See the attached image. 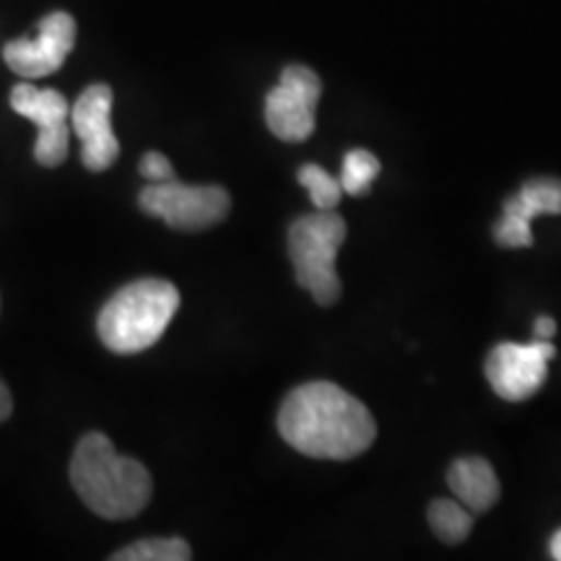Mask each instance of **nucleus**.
I'll use <instances>...</instances> for the list:
<instances>
[{
    "label": "nucleus",
    "mask_w": 561,
    "mask_h": 561,
    "mask_svg": "<svg viewBox=\"0 0 561 561\" xmlns=\"http://www.w3.org/2000/svg\"><path fill=\"white\" fill-rule=\"evenodd\" d=\"M13 411V401H11V392L5 388L3 382H0V421H5L11 416Z\"/></svg>",
    "instance_id": "6ab92c4d"
},
{
    "label": "nucleus",
    "mask_w": 561,
    "mask_h": 561,
    "mask_svg": "<svg viewBox=\"0 0 561 561\" xmlns=\"http://www.w3.org/2000/svg\"><path fill=\"white\" fill-rule=\"evenodd\" d=\"M346 240V221L333 210L301 216L289 227V255L297 284L312 294L318 305H333L341 297L335 257Z\"/></svg>",
    "instance_id": "20e7f679"
},
{
    "label": "nucleus",
    "mask_w": 561,
    "mask_h": 561,
    "mask_svg": "<svg viewBox=\"0 0 561 561\" xmlns=\"http://www.w3.org/2000/svg\"><path fill=\"white\" fill-rule=\"evenodd\" d=\"M557 333V322H553L551 318H538L536 320V335L541 341H551V335Z\"/></svg>",
    "instance_id": "a211bd4d"
},
{
    "label": "nucleus",
    "mask_w": 561,
    "mask_h": 561,
    "mask_svg": "<svg viewBox=\"0 0 561 561\" xmlns=\"http://www.w3.org/2000/svg\"><path fill=\"white\" fill-rule=\"evenodd\" d=\"M553 354V343L541 339L536 343H500L491 348L483 371L502 401L523 403L541 390Z\"/></svg>",
    "instance_id": "0eeeda50"
},
{
    "label": "nucleus",
    "mask_w": 561,
    "mask_h": 561,
    "mask_svg": "<svg viewBox=\"0 0 561 561\" xmlns=\"http://www.w3.org/2000/svg\"><path fill=\"white\" fill-rule=\"evenodd\" d=\"M76 45V21L66 11L42 19L37 37L11 39L3 47V60L21 79H45L58 70Z\"/></svg>",
    "instance_id": "1a4fd4ad"
},
{
    "label": "nucleus",
    "mask_w": 561,
    "mask_h": 561,
    "mask_svg": "<svg viewBox=\"0 0 561 561\" xmlns=\"http://www.w3.org/2000/svg\"><path fill=\"white\" fill-rule=\"evenodd\" d=\"M551 557L557 559V561H561V530L551 538Z\"/></svg>",
    "instance_id": "aec40b11"
},
{
    "label": "nucleus",
    "mask_w": 561,
    "mask_h": 561,
    "mask_svg": "<svg viewBox=\"0 0 561 561\" xmlns=\"http://www.w3.org/2000/svg\"><path fill=\"white\" fill-rule=\"evenodd\" d=\"M140 208L180 231H203L227 219L229 193L216 185H182L178 180L149 182L138 195Z\"/></svg>",
    "instance_id": "39448f33"
},
{
    "label": "nucleus",
    "mask_w": 561,
    "mask_h": 561,
    "mask_svg": "<svg viewBox=\"0 0 561 561\" xmlns=\"http://www.w3.org/2000/svg\"><path fill=\"white\" fill-rule=\"evenodd\" d=\"M278 432L307 458L351 460L369 450L377 424L367 405L339 385L307 382L280 403Z\"/></svg>",
    "instance_id": "f257e3e1"
},
{
    "label": "nucleus",
    "mask_w": 561,
    "mask_h": 561,
    "mask_svg": "<svg viewBox=\"0 0 561 561\" xmlns=\"http://www.w3.org/2000/svg\"><path fill=\"white\" fill-rule=\"evenodd\" d=\"M70 483L79 500L104 520H130L151 500V473L144 462L125 458L110 437L91 432L70 458Z\"/></svg>",
    "instance_id": "f03ea898"
},
{
    "label": "nucleus",
    "mask_w": 561,
    "mask_h": 561,
    "mask_svg": "<svg viewBox=\"0 0 561 561\" xmlns=\"http://www.w3.org/2000/svg\"><path fill=\"white\" fill-rule=\"evenodd\" d=\"M297 180L307 187L310 198L318 210H335L343 198L341 180H335L331 172H325L318 164H305L297 172Z\"/></svg>",
    "instance_id": "dca6fc26"
},
{
    "label": "nucleus",
    "mask_w": 561,
    "mask_h": 561,
    "mask_svg": "<svg viewBox=\"0 0 561 561\" xmlns=\"http://www.w3.org/2000/svg\"><path fill=\"white\" fill-rule=\"evenodd\" d=\"M380 174V159L371 151L354 149L346 153L341 167V187L348 195H367L371 182Z\"/></svg>",
    "instance_id": "2eb2a0df"
},
{
    "label": "nucleus",
    "mask_w": 561,
    "mask_h": 561,
    "mask_svg": "<svg viewBox=\"0 0 561 561\" xmlns=\"http://www.w3.org/2000/svg\"><path fill=\"white\" fill-rule=\"evenodd\" d=\"M70 128L81 140V161L89 172H104L121 157V140L112 130V89L94 83L83 89L70 110Z\"/></svg>",
    "instance_id": "9d476101"
},
{
    "label": "nucleus",
    "mask_w": 561,
    "mask_h": 561,
    "mask_svg": "<svg viewBox=\"0 0 561 561\" xmlns=\"http://www.w3.org/2000/svg\"><path fill=\"white\" fill-rule=\"evenodd\" d=\"M193 557L191 546L182 538H149V541H138L125 546L117 551L115 561H187Z\"/></svg>",
    "instance_id": "4468645a"
},
{
    "label": "nucleus",
    "mask_w": 561,
    "mask_h": 561,
    "mask_svg": "<svg viewBox=\"0 0 561 561\" xmlns=\"http://www.w3.org/2000/svg\"><path fill=\"white\" fill-rule=\"evenodd\" d=\"M322 83L312 68L289 66L280 73L276 89L265 100V123L271 133L286 144H301L314 130V107Z\"/></svg>",
    "instance_id": "423d86ee"
},
{
    "label": "nucleus",
    "mask_w": 561,
    "mask_h": 561,
    "mask_svg": "<svg viewBox=\"0 0 561 561\" xmlns=\"http://www.w3.org/2000/svg\"><path fill=\"white\" fill-rule=\"evenodd\" d=\"M538 214H561V180L536 178L525 182L520 193L504 203V216L494 227V240L502 248H530V221Z\"/></svg>",
    "instance_id": "9b49d317"
},
{
    "label": "nucleus",
    "mask_w": 561,
    "mask_h": 561,
    "mask_svg": "<svg viewBox=\"0 0 561 561\" xmlns=\"http://www.w3.org/2000/svg\"><path fill=\"white\" fill-rule=\"evenodd\" d=\"M178 307L180 291L170 280H133L102 307L96 331L104 346L115 354H138L164 335Z\"/></svg>",
    "instance_id": "7ed1b4c3"
},
{
    "label": "nucleus",
    "mask_w": 561,
    "mask_h": 561,
    "mask_svg": "<svg viewBox=\"0 0 561 561\" xmlns=\"http://www.w3.org/2000/svg\"><path fill=\"white\" fill-rule=\"evenodd\" d=\"M447 483L460 504H466L473 515L489 512L500 500V479L491 462L483 458H460L447 471Z\"/></svg>",
    "instance_id": "f8f14e48"
},
{
    "label": "nucleus",
    "mask_w": 561,
    "mask_h": 561,
    "mask_svg": "<svg viewBox=\"0 0 561 561\" xmlns=\"http://www.w3.org/2000/svg\"><path fill=\"white\" fill-rule=\"evenodd\" d=\"M430 525L445 543H460L471 536L473 512L458 500H434L430 504Z\"/></svg>",
    "instance_id": "ddd939ff"
},
{
    "label": "nucleus",
    "mask_w": 561,
    "mask_h": 561,
    "mask_svg": "<svg viewBox=\"0 0 561 561\" xmlns=\"http://www.w3.org/2000/svg\"><path fill=\"white\" fill-rule=\"evenodd\" d=\"M138 172H140V178H146L149 182L174 180V170H172L170 159H167L164 153H157V151L146 153V157L140 159Z\"/></svg>",
    "instance_id": "f3484780"
},
{
    "label": "nucleus",
    "mask_w": 561,
    "mask_h": 561,
    "mask_svg": "<svg viewBox=\"0 0 561 561\" xmlns=\"http://www.w3.org/2000/svg\"><path fill=\"white\" fill-rule=\"evenodd\" d=\"M11 107L39 128L34 144V159L42 167H60L68 157L70 110L66 96L55 89H37L32 83H19L11 91Z\"/></svg>",
    "instance_id": "6e6552de"
}]
</instances>
